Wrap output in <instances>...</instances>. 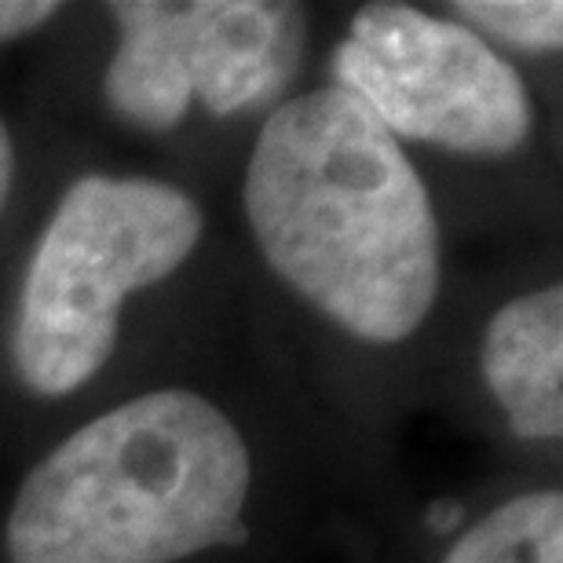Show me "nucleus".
I'll return each instance as SVG.
<instances>
[{
  "instance_id": "nucleus-1",
  "label": "nucleus",
  "mask_w": 563,
  "mask_h": 563,
  "mask_svg": "<svg viewBox=\"0 0 563 563\" xmlns=\"http://www.w3.org/2000/svg\"><path fill=\"white\" fill-rule=\"evenodd\" d=\"M245 212L267 264L358 341L396 344L439 292V231L399 140L341 88L282 103L253 146Z\"/></svg>"
},
{
  "instance_id": "nucleus-2",
  "label": "nucleus",
  "mask_w": 563,
  "mask_h": 563,
  "mask_svg": "<svg viewBox=\"0 0 563 563\" xmlns=\"http://www.w3.org/2000/svg\"><path fill=\"white\" fill-rule=\"evenodd\" d=\"M253 461L195 391L121 402L59 443L15 494L11 563H176L242 545Z\"/></svg>"
},
{
  "instance_id": "nucleus-3",
  "label": "nucleus",
  "mask_w": 563,
  "mask_h": 563,
  "mask_svg": "<svg viewBox=\"0 0 563 563\" xmlns=\"http://www.w3.org/2000/svg\"><path fill=\"white\" fill-rule=\"evenodd\" d=\"M201 212L157 179L85 176L66 190L33 250L11 333L19 377L66 396L99 374L118 341L121 303L195 253Z\"/></svg>"
},
{
  "instance_id": "nucleus-4",
  "label": "nucleus",
  "mask_w": 563,
  "mask_h": 563,
  "mask_svg": "<svg viewBox=\"0 0 563 563\" xmlns=\"http://www.w3.org/2000/svg\"><path fill=\"white\" fill-rule=\"evenodd\" d=\"M341 92L380 129L461 154H509L527 140L520 74L461 22L402 4H369L333 52Z\"/></svg>"
},
{
  "instance_id": "nucleus-5",
  "label": "nucleus",
  "mask_w": 563,
  "mask_h": 563,
  "mask_svg": "<svg viewBox=\"0 0 563 563\" xmlns=\"http://www.w3.org/2000/svg\"><path fill=\"white\" fill-rule=\"evenodd\" d=\"M121 44L107 66V103L132 125L165 132L190 103L228 118L289 85L303 48V11L264 0H121Z\"/></svg>"
},
{
  "instance_id": "nucleus-6",
  "label": "nucleus",
  "mask_w": 563,
  "mask_h": 563,
  "mask_svg": "<svg viewBox=\"0 0 563 563\" xmlns=\"http://www.w3.org/2000/svg\"><path fill=\"white\" fill-rule=\"evenodd\" d=\"M483 377L523 439L563 432V289L505 303L483 336Z\"/></svg>"
},
{
  "instance_id": "nucleus-7",
  "label": "nucleus",
  "mask_w": 563,
  "mask_h": 563,
  "mask_svg": "<svg viewBox=\"0 0 563 563\" xmlns=\"http://www.w3.org/2000/svg\"><path fill=\"white\" fill-rule=\"evenodd\" d=\"M443 563H563V494L531 490L505 501Z\"/></svg>"
},
{
  "instance_id": "nucleus-8",
  "label": "nucleus",
  "mask_w": 563,
  "mask_h": 563,
  "mask_svg": "<svg viewBox=\"0 0 563 563\" xmlns=\"http://www.w3.org/2000/svg\"><path fill=\"white\" fill-rule=\"evenodd\" d=\"M454 11L472 26L516 48L556 52L563 41V4L556 0H465V4H454Z\"/></svg>"
},
{
  "instance_id": "nucleus-9",
  "label": "nucleus",
  "mask_w": 563,
  "mask_h": 563,
  "mask_svg": "<svg viewBox=\"0 0 563 563\" xmlns=\"http://www.w3.org/2000/svg\"><path fill=\"white\" fill-rule=\"evenodd\" d=\"M59 4L52 0H0V41H15L22 33L44 26Z\"/></svg>"
},
{
  "instance_id": "nucleus-10",
  "label": "nucleus",
  "mask_w": 563,
  "mask_h": 563,
  "mask_svg": "<svg viewBox=\"0 0 563 563\" xmlns=\"http://www.w3.org/2000/svg\"><path fill=\"white\" fill-rule=\"evenodd\" d=\"M11 179H15V143H11L8 125L0 121V209L11 195Z\"/></svg>"
},
{
  "instance_id": "nucleus-11",
  "label": "nucleus",
  "mask_w": 563,
  "mask_h": 563,
  "mask_svg": "<svg viewBox=\"0 0 563 563\" xmlns=\"http://www.w3.org/2000/svg\"><path fill=\"white\" fill-rule=\"evenodd\" d=\"M461 516H465L461 501H435L432 509H428L424 523L432 527V531H439V534H450L461 523Z\"/></svg>"
}]
</instances>
